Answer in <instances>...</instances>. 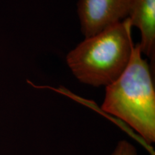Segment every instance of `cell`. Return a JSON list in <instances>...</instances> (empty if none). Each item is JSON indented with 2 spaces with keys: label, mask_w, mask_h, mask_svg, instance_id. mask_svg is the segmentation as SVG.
<instances>
[{
  "label": "cell",
  "mask_w": 155,
  "mask_h": 155,
  "mask_svg": "<svg viewBox=\"0 0 155 155\" xmlns=\"http://www.w3.org/2000/svg\"><path fill=\"white\" fill-rule=\"evenodd\" d=\"M130 21L126 18L94 35L85 38L67 55L75 78L94 87L107 86L127 68L134 47Z\"/></svg>",
  "instance_id": "6da1fadb"
},
{
  "label": "cell",
  "mask_w": 155,
  "mask_h": 155,
  "mask_svg": "<svg viewBox=\"0 0 155 155\" xmlns=\"http://www.w3.org/2000/svg\"><path fill=\"white\" fill-rule=\"evenodd\" d=\"M102 110L119 118L148 144L155 141V91L152 72L139 44L134 47L127 68L106 87Z\"/></svg>",
  "instance_id": "7a4b0ae2"
},
{
  "label": "cell",
  "mask_w": 155,
  "mask_h": 155,
  "mask_svg": "<svg viewBox=\"0 0 155 155\" xmlns=\"http://www.w3.org/2000/svg\"><path fill=\"white\" fill-rule=\"evenodd\" d=\"M130 0H78L77 12L85 38L127 18Z\"/></svg>",
  "instance_id": "3957f363"
},
{
  "label": "cell",
  "mask_w": 155,
  "mask_h": 155,
  "mask_svg": "<svg viewBox=\"0 0 155 155\" xmlns=\"http://www.w3.org/2000/svg\"><path fill=\"white\" fill-rule=\"evenodd\" d=\"M127 18L131 26L139 29L141 54L150 59L154 66L155 61V0H130Z\"/></svg>",
  "instance_id": "277c9868"
},
{
  "label": "cell",
  "mask_w": 155,
  "mask_h": 155,
  "mask_svg": "<svg viewBox=\"0 0 155 155\" xmlns=\"http://www.w3.org/2000/svg\"><path fill=\"white\" fill-rule=\"evenodd\" d=\"M111 155H137L136 148L131 143L124 140L118 143Z\"/></svg>",
  "instance_id": "5b68a950"
}]
</instances>
